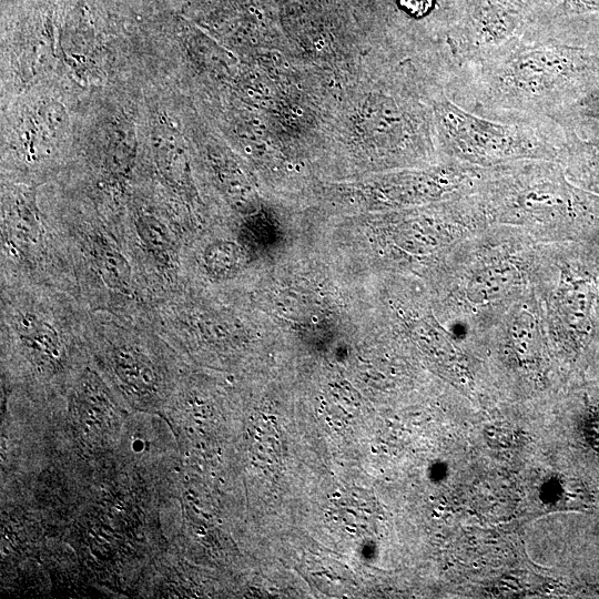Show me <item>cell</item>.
Instances as JSON below:
<instances>
[{
    "mask_svg": "<svg viewBox=\"0 0 599 599\" xmlns=\"http://www.w3.org/2000/svg\"><path fill=\"white\" fill-rule=\"evenodd\" d=\"M556 18L545 11L514 42L459 68L446 94L497 120L554 119L599 94V22Z\"/></svg>",
    "mask_w": 599,
    "mask_h": 599,
    "instance_id": "obj_1",
    "label": "cell"
},
{
    "mask_svg": "<svg viewBox=\"0 0 599 599\" xmlns=\"http://www.w3.org/2000/svg\"><path fill=\"white\" fill-rule=\"evenodd\" d=\"M44 211L63 243L82 304L90 312L151 323L156 302L121 216L72 197L55 200Z\"/></svg>",
    "mask_w": 599,
    "mask_h": 599,
    "instance_id": "obj_2",
    "label": "cell"
},
{
    "mask_svg": "<svg viewBox=\"0 0 599 599\" xmlns=\"http://www.w3.org/2000/svg\"><path fill=\"white\" fill-rule=\"evenodd\" d=\"M2 361L35 386L61 384L90 357V311L72 294L47 286L0 284Z\"/></svg>",
    "mask_w": 599,
    "mask_h": 599,
    "instance_id": "obj_3",
    "label": "cell"
},
{
    "mask_svg": "<svg viewBox=\"0 0 599 599\" xmlns=\"http://www.w3.org/2000/svg\"><path fill=\"white\" fill-rule=\"evenodd\" d=\"M478 194L489 220L599 243V196L569 181L559 162L493 166Z\"/></svg>",
    "mask_w": 599,
    "mask_h": 599,
    "instance_id": "obj_4",
    "label": "cell"
},
{
    "mask_svg": "<svg viewBox=\"0 0 599 599\" xmlns=\"http://www.w3.org/2000/svg\"><path fill=\"white\" fill-rule=\"evenodd\" d=\"M434 125L448 159L480 167L520 161L561 163L565 133L550 118L497 120L470 112L439 91Z\"/></svg>",
    "mask_w": 599,
    "mask_h": 599,
    "instance_id": "obj_5",
    "label": "cell"
},
{
    "mask_svg": "<svg viewBox=\"0 0 599 599\" xmlns=\"http://www.w3.org/2000/svg\"><path fill=\"white\" fill-rule=\"evenodd\" d=\"M0 244V284L53 287L79 300L63 243L33 186L2 185Z\"/></svg>",
    "mask_w": 599,
    "mask_h": 599,
    "instance_id": "obj_6",
    "label": "cell"
},
{
    "mask_svg": "<svg viewBox=\"0 0 599 599\" xmlns=\"http://www.w3.org/2000/svg\"><path fill=\"white\" fill-rule=\"evenodd\" d=\"M90 356L136 403H158L174 386V349L151 323L90 312Z\"/></svg>",
    "mask_w": 599,
    "mask_h": 599,
    "instance_id": "obj_7",
    "label": "cell"
},
{
    "mask_svg": "<svg viewBox=\"0 0 599 599\" xmlns=\"http://www.w3.org/2000/svg\"><path fill=\"white\" fill-rule=\"evenodd\" d=\"M121 221L155 305L183 290L187 284L185 251L193 235L164 197H129Z\"/></svg>",
    "mask_w": 599,
    "mask_h": 599,
    "instance_id": "obj_8",
    "label": "cell"
},
{
    "mask_svg": "<svg viewBox=\"0 0 599 599\" xmlns=\"http://www.w3.org/2000/svg\"><path fill=\"white\" fill-rule=\"evenodd\" d=\"M538 13L524 0L464 2L440 49L447 81L459 68L480 62L517 40L538 19Z\"/></svg>",
    "mask_w": 599,
    "mask_h": 599,
    "instance_id": "obj_9",
    "label": "cell"
},
{
    "mask_svg": "<svg viewBox=\"0 0 599 599\" xmlns=\"http://www.w3.org/2000/svg\"><path fill=\"white\" fill-rule=\"evenodd\" d=\"M565 151L561 164L569 181L599 196V136H581L561 125Z\"/></svg>",
    "mask_w": 599,
    "mask_h": 599,
    "instance_id": "obj_10",
    "label": "cell"
},
{
    "mask_svg": "<svg viewBox=\"0 0 599 599\" xmlns=\"http://www.w3.org/2000/svg\"><path fill=\"white\" fill-rule=\"evenodd\" d=\"M518 275L515 266L493 264L477 272L468 283V297L475 303L496 301L515 285Z\"/></svg>",
    "mask_w": 599,
    "mask_h": 599,
    "instance_id": "obj_11",
    "label": "cell"
},
{
    "mask_svg": "<svg viewBox=\"0 0 599 599\" xmlns=\"http://www.w3.org/2000/svg\"><path fill=\"white\" fill-rule=\"evenodd\" d=\"M560 125L575 129L581 136H599V94L554 118Z\"/></svg>",
    "mask_w": 599,
    "mask_h": 599,
    "instance_id": "obj_12",
    "label": "cell"
},
{
    "mask_svg": "<svg viewBox=\"0 0 599 599\" xmlns=\"http://www.w3.org/2000/svg\"><path fill=\"white\" fill-rule=\"evenodd\" d=\"M599 12V0H560L555 16H578Z\"/></svg>",
    "mask_w": 599,
    "mask_h": 599,
    "instance_id": "obj_13",
    "label": "cell"
},
{
    "mask_svg": "<svg viewBox=\"0 0 599 599\" xmlns=\"http://www.w3.org/2000/svg\"><path fill=\"white\" fill-rule=\"evenodd\" d=\"M582 432L590 447L599 453V403L588 407L582 419Z\"/></svg>",
    "mask_w": 599,
    "mask_h": 599,
    "instance_id": "obj_14",
    "label": "cell"
},
{
    "mask_svg": "<svg viewBox=\"0 0 599 599\" xmlns=\"http://www.w3.org/2000/svg\"><path fill=\"white\" fill-rule=\"evenodd\" d=\"M435 0H398L400 8L414 18H422L429 13Z\"/></svg>",
    "mask_w": 599,
    "mask_h": 599,
    "instance_id": "obj_15",
    "label": "cell"
}]
</instances>
